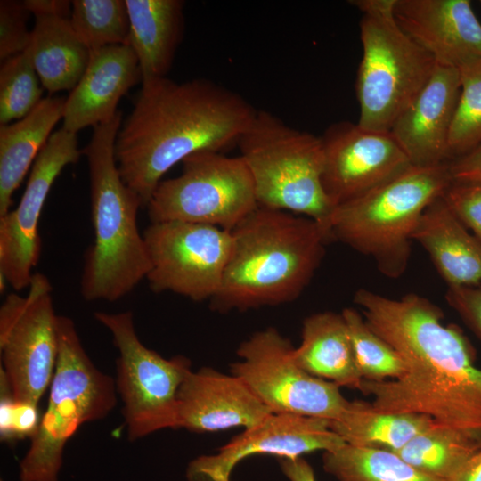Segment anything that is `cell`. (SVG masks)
<instances>
[{"instance_id":"obj_14","label":"cell","mask_w":481,"mask_h":481,"mask_svg":"<svg viewBox=\"0 0 481 481\" xmlns=\"http://www.w3.org/2000/svg\"><path fill=\"white\" fill-rule=\"evenodd\" d=\"M81 153L77 134L62 127L53 132L31 167L18 206L0 216V277L16 291L29 288L40 258L39 221L48 193Z\"/></svg>"},{"instance_id":"obj_26","label":"cell","mask_w":481,"mask_h":481,"mask_svg":"<svg viewBox=\"0 0 481 481\" xmlns=\"http://www.w3.org/2000/svg\"><path fill=\"white\" fill-rule=\"evenodd\" d=\"M434 424L427 415L385 412L355 400L349 401L330 428L347 444L396 452Z\"/></svg>"},{"instance_id":"obj_7","label":"cell","mask_w":481,"mask_h":481,"mask_svg":"<svg viewBox=\"0 0 481 481\" xmlns=\"http://www.w3.org/2000/svg\"><path fill=\"white\" fill-rule=\"evenodd\" d=\"M59 353L45 412L19 464L20 481H59L66 444L84 423L116 406L115 380L87 355L74 322L58 317Z\"/></svg>"},{"instance_id":"obj_34","label":"cell","mask_w":481,"mask_h":481,"mask_svg":"<svg viewBox=\"0 0 481 481\" xmlns=\"http://www.w3.org/2000/svg\"><path fill=\"white\" fill-rule=\"evenodd\" d=\"M30 13L23 1H0V60L24 53L31 30L28 29Z\"/></svg>"},{"instance_id":"obj_36","label":"cell","mask_w":481,"mask_h":481,"mask_svg":"<svg viewBox=\"0 0 481 481\" xmlns=\"http://www.w3.org/2000/svg\"><path fill=\"white\" fill-rule=\"evenodd\" d=\"M445 299L481 342V283L447 287Z\"/></svg>"},{"instance_id":"obj_15","label":"cell","mask_w":481,"mask_h":481,"mask_svg":"<svg viewBox=\"0 0 481 481\" xmlns=\"http://www.w3.org/2000/svg\"><path fill=\"white\" fill-rule=\"evenodd\" d=\"M321 138L322 184L335 208L412 166L390 131L366 129L343 121L331 125Z\"/></svg>"},{"instance_id":"obj_38","label":"cell","mask_w":481,"mask_h":481,"mask_svg":"<svg viewBox=\"0 0 481 481\" xmlns=\"http://www.w3.org/2000/svg\"><path fill=\"white\" fill-rule=\"evenodd\" d=\"M23 4L30 14L37 17L69 18L72 4L68 0H24Z\"/></svg>"},{"instance_id":"obj_22","label":"cell","mask_w":481,"mask_h":481,"mask_svg":"<svg viewBox=\"0 0 481 481\" xmlns=\"http://www.w3.org/2000/svg\"><path fill=\"white\" fill-rule=\"evenodd\" d=\"M127 45L135 52L142 84L167 77L184 30L182 0H126Z\"/></svg>"},{"instance_id":"obj_37","label":"cell","mask_w":481,"mask_h":481,"mask_svg":"<svg viewBox=\"0 0 481 481\" xmlns=\"http://www.w3.org/2000/svg\"><path fill=\"white\" fill-rule=\"evenodd\" d=\"M452 182L481 183V144L450 161Z\"/></svg>"},{"instance_id":"obj_8","label":"cell","mask_w":481,"mask_h":481,"mask_svg":"<svg viewBox=\"0 0 481 481\" xmlns=\"http://www.w3.org/2000/svg\"><path fill=\"white\" fill-rule=\"evenodd\" d=\"M350 3L363 13V57L355 81L357 124L390 131L427 84L436 61L400 28L394 15L395 0Z\"/></svg>"},{"instance_id":"obj_20","label":"cell","mask_w":481,"mask_h":481,"mask_svg":"<svg viewBox=\"0 0 481 481\" xmlns=\"http://www.w3.org/2000/svg\"><path fill=\"white\" fill-rule=\"evenodd\" d=\"M139 82L138 60L129 45L91 52L85 72L65 98L62 128L77 134L110 120L119 110L120 99Z\"/></svg>"},{"instance_id":"obj_42","label":"cell","mask_w":481,"mask_h":481,"mask_svg":"<svg viewBox=\"0 0 481 481\" xmlns=\"http://www.w3.org/2000/svg\"><path fill=\"white\" fill-rule=\"evenodd\" d=\"M1 481H3V479H1Z\"/></svg>"},{"instance_id":"obj_11","label":"cell","mask_w":481,"mask_h":481,"mask_svg":"<svg viewBox=\"0 0 481 481\" xmlns=\"http://www.w3.org/2000/svg\"><path fill=\"white\" fill-rule=\"evenodd\" d=\"M295 347L275 328L253 333L237 349L231 374L240 379L272 413L333 421L349 401L336 384L309 374L297 363Z\"/></svg>"},{"instance_id":"obj_21","label":"cell","mask_w":481,"mask_h":481,"mask_svg":"<svg viewBox=\"0 0 481 481\" xmlns=\"http://www.w3.org/2000/svg\"><path fill=\"white\" fill-rule=\"evenodd\" d=\"M447 287L481 283V241L461 224L443 196L423 212L412 234Z\"/></svg>"},{"instance_id":"obj_17","label":"cell","mask_w":481,"mask_h":481,"mask_svg":"<svg viewBox=\"0 0 481 481\" xmlns=\"http://www.w3.org/2000/svg\"><path fill=\"white\" fill-rule=\"evenodd\" d=\"M270 414L240 379L212 368L189 371L177 394L176 428L192 432L249 428Z\"/></svg>"},{"instance_id":"obj_28","label":"cell","mask_w":481,"mask_h":481,"mask_svg":"<svg viewBox=\"0 0 481 481\" xmlns=\"http://www.w3.org/2000/svg\"><path fill=\"white\" fill-rule=\"evenodd\" d=\"M480 448L481 441L435 423L394 452L418 470L446 481Z\"/></svg>"},{"instance_id":"obj_35","label":"cell","mask_w":481,"mask_h":481,"mask_svg":"<svg viewBox=\"0 0 481 481\" xmlns=\"http://www.w3.org/2000/svg\"><path fill=\"white\" fill-rule=\"evenodd\" d=\"M443 199L461 224L481 241V183L452 182Z\"/></svg>"},{"instance_id":"obj_6","label":"cell","mask_w":481,"mask_h":481,"mask_svg":"<svg viewBox=\"0 0 481 481\" xmlns=\"http://www.w3.org/2000/svg\"><path fill=\"white\" fill-rule=\"evenodd\" d=\"M237 144L251 175L258 206L309 217L330 233L335 207L322 184L321 137L292 127L268 110H257Z\"/></svg>"},{"instance_id":"obj_24","label":"cell","mask_w":481,"mask_h":481,"mask_svg":"<svg viewBox=\"0 0 481 481\" xmlns=\"http://www.w3.org/2000/svg\"><path fill=\"white\" fill-rule=\"evenodd\" d=\"M294 355L309 374L339 387L359 390L363 379L341 313L326 311L306 317L302 325L301 343L295 347Z\"/></svg>"},{"instance_id":"obj_33","label":"cell","mask_w":481,"mask_h":481,"mask_svg":"<svg viewBox=\"0 0 481 481\" xmlns=\"http://www.w3.org/2000/svg\"><path fill=\"white\" fill-rule=\"evenodd\" d=\"M38 405L13 398L8 382L0 371V439L12 444L37 432L41 416Z\"/></svg>"},{"instance_id":"obj_13","label":"cell","mask_w":481,"mask_h":481,"mask_svg":"<svg viewBox=\"0 0 481 481\" xmlns=\"http://www.w3.org/2000/svg\"><path fill=\"white\" fill-rule=\"evenodd\" d=\"M153 292L209 301L218 292L232 249L230 231L179 221L151 223L143 232Z\"/></svg>"},{"instance_id":"obj_5","label":"cell","mask_w":481,"mask_h":481,"mask_svg":"<svg viewBox=\"0 0 481 481\" xmlns=\"http://www.w3.org/2000/svg\"><path fill=\"white\" fill-rule=\"evenodd\" d=\"M452 183L450 162L412 165L337 206L330 221L331 238L371 257L385 276L398 278L408 266L411 241L420 216Z\"/></svg>"},{"instance_id":"obj_27","label":"cell","mask_w":481,"mask_h":481,"mask_svg":"<svg viewBox=\"0 0 481 481\" xmlns=\"http://www.w3.org/2000/svg\"><path fill=\"white\" fill-rule=\"evenodd\" d=\"M322 465L338 481H444L418 470L394 452L347 444L324 452Z\"/></svg>"},{"instance_id":"obj_12","label":"cell","mask_w":481,"mask_h":481,"mask_svg":"<svg viewBox=\"0 0 481 481\" xmlns=\"http://www.w3.org/2000/svg\"><path fill=\"white\" fill-rule=\"evenodd\" d=\"M49 279L33 274L25 296L8 294L0 307L1 369L15 400L38 405L59 353L58 317Z\"/></svg>"},{"instance_id":"obj_30","label":"cell","mask_w":481,"mask_h":481,"mask_svg":"<svg viewBox=\"0 0 481 481\" xmlns=\"http://www.w3.org/2000/svg\"><path fill=\"white\" fill-rule=\"evenodd\" d=\"M341 314L363 380L396 379L404 374L406 367L399 354L368 325L358 310L346 307Z\"/></svg>"},{"instance_id":"obj_4","label":"cell","mask_w":481,"mask_h":481,"mask_svg":"<svg viewBox=\"0 0 481 481\" xmlns=\"http://www.w3.org/2000/svg\"><path fill=\"white\" fill-rule=\"evenodd\" d=\"M120 110L93 127L82 151L86 158L94 241L84 255L80 292L86 301H117L129 294L151 269V258L137 215L139 195L123 181L115 159Z\"/></svg>"},{"instance_id":"obj_3","label":"cell","mask_w":481,"mask_h":481,"mask_svg":"<svg viewBox=\"0 0 481 481\" xmlns=\"http://www.w3.org/2000/svg\"><path fill=\"white\" fill-rule=\"evenodd\" d=\"M231 232L230 258L220 289L210 300L213 310L224 313L298 298L332 240L327 229L309 217L261 206Z\"/></svg>"},{"instance_id":"obj_16","label":"cell","mask_w":481,"mask_h":481,"mask_svg":"<svg viewBox=\"0 0 481 481\" xmlns=\"http://www.w3.org/2000/svg\"><path fill=\"white\" fill-rule=\"evenodd\" d=\"M330 421L284 413H272L245 428L216 453L192 460L187 481H230L234 467L253 455L297 458L315 451H331L346 444L330 428Z\"/></svg>"},{"instance_id":"obj_19","label":"cell","mask_w":481,"mask_h":481,"mask_svg":"<svg viewBox=\"0 0 481 481\" xmlns=\"http://www.w3.org/2000/svg\"><path fill=\"white\" fill-rule=\"evenodd\" d=\"M461 91L459 69L436 63L430 78L390 132L412 166L451 161L449 135Z\"/></svg>"},{"instance_id":"obj_31","label":"cell","mask_w":481,"mask_h":481,"mask_svg":"<svg viewBox=\"0 0 481 481\" xmlns=\"http://www.w3.org/2000/svg\"><path fill=\"white\" fill-rule=\"evenodd\" d=\"M458 69L461 91L448 141L451 161L481 144V58Z\"/></svg>"},{"instance_id":"obj_29","label":"cell","mask_w":481,"mask_h":481,"mask_svg":"<svg viewBox=\"0 0 481 481\" xmlns=\"http://www.w3.org/2000/svg\"><path fill=\"white\" fill-rule=\"evenodd\" d=\"M71 4V27L90 52L127 45L129 18L126 0H74Z\"/></svg>"},{"instance_id":"obj_25","label":"cell","mask_w":481,"mask_h":481,"mask_svg":"<svg viewBox=\"0 0 481 481\" xmlns=\"http://www.w3.org/2000/svg\"><path fill=\"white\" fill-rule=\"evenodd\" d=\"M49 94L71 91L90 60L91 52L78 39L69 18L37 17L24 51Z\"/></svg>"},{"instance_id":"obj_9","label":"cell","mask_w":481,"mask_h":481,"mask_svg":"<svg viewBox=\"0 0 481 481\" xmlns=\"http://www.w3.org/2000/svg\"><path fill=\"white\" fill-rule=\"evenodd\" d=\"M94 316L110 331L118 352L115 385L128 439L176 428L177 394L192 370L190 360L183 355L166 359L145 346L136 334L131 311H97Z\"/></svg>"},{"instance_id":"obj_2","label":"cell","mask_w":481,"mask_h":481,"mask_svg":"<svg viewBox=\"0 0 481 481\" xmlns=\"http://www.w3.org/2000/svg\"><path fill=\"white\" fill-rule=\"evenodd\" d=\"M257 110L237 92L206 78L142 84L115 141L119 174L146 208L167 171L196 152L237 144Z\"/></svg>"},{"instance_id":"obj_10","label":"cell","mask_w":481,"mask_h":481,"mask_svg":"<svg viewBox=\"0 0 481 481\" xmlns=\"http://www.w3.org/2000/svg\"><path fill=\"white\" fill-rule=\"evenodd\" d=\"M179 175L162 180L147 206L151 223L179 221L232 231L257 207L251 175L239 157L202 151L185 158Z\"/></svg>"},{"instance_id":"obj_23","label":"cell","mask_w":481,"mask_h":481,"mask_svg":"<svg viewBox=\"0 0 481 481\" xmlns=\"http://www.w3.org/2000/svg\"><path fill=\"white\" fill-rule=\"evenodd\" d=\"M64 103L49 95L25 118L0 125V216L11 210L14 192L62 119Z\"/></svg>"},{"instance_id":"obj_18","label":"cell","mask_w":481,"mask_h":481,"mask_svg":"<svg viewBox=\"0 0 481 481\" xmlns=\"http://www.w3.org/2000/svg\"><path fill=\"white\" fill-rule=\"evenodd\" d=\"M394 15L438 64L459 69L481 58V23L469 0H395Z\"/></svg>"},{"instance_id":"obj_39","label":"cell","mask_w":481,"mask_h":481,"mask_svg":"<svg viewBox=\"0 0 481 481\" xmlns=\"http://www.w3.org/2000/svg\"><path fill=\"white\" fill-rule=\"evenodd\" d=\"M279 463L290 481H316L313 468L302 457L279 458Z\"/></svg>"},{"instance_id":"obj_32","label":"cell","mask_w":481,"mask_h":481,"mask_svg":"<svg viewBox=\"0 0 481 481\" xmlns=\"http://www.w3.org/2000/svg\"><path fill=\"white\" fill-rule=\"evenodd\" d=\"M44 87L25 53L12 56L0 66V125L20 120L34 110Z\"/></svg>"},{"instance_id":"obj_1","label":"cell","mask_w":481,"mask_h":481,"mask_svg":"<svg viewBox=\"0 0 481 481\" xmlns=\"http://www.w3.org/2000/svg\"><path fill=\"white\" fill-rule=\"evenodd\" d=\"M354 302L368 325L401 356L396 379L363 380L359 391L392 413L430 417L441 427L481 441V368L460 328L443 322V311L415 293L391 298L366 289Z\"/></svg>"},{"instance_id":"obj_40","label":"cell","mask_w":481,"mask_h":481,"mask_svg":"<svg viewBox=\"0 0 481 481\" xmlns=\"http://www.w3.org/2000/svg\"><path fill=\"white\" fill-rule=\"evenodd\" d=\"M446 481H481V448Z\"/></svg>"},{"instance_id":"obj_41","label":"cell","mask_w":481,"mask_h":481,"mask_svg":"<svg viewBox=\"0 0 481 481\" xmlns=\"http://www.w3.org/2000/svg\"><path fill=\"white\" fill-rule=\"evenodd\" d=\"M479 3H480V5H481V1Z\"/></svg>"}]
</instances>
